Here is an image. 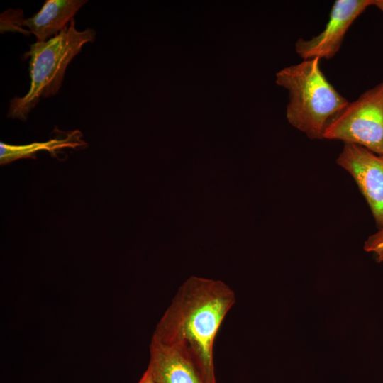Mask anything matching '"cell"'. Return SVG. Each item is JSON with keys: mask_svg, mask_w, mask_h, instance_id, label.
Segmentation results:
<instances>
[{"mask_svg": "<svg viewBox=\"0 0 383 383\" xmlns=\"http://www.w3.org/2000/svg\"><path fill=\"white\" fill-rule=\"evenodd\" d=\"M96 35L92 28L77 30L72 19L58 35L30 45L23 55L25 59L30 57L29 90L25 96L10 101L7 117L25 121L41 98L57 94L68 65L85 44L94 41Z\"/></svg>", "mask_w": 383, "mask_h": 383, "instance_id": "3", "label": "cell"}, {"mask_svg": "<svg viewBox=\"0 0 383 383\" xmlns=\"http://www.w3.org/2000/svg\"><path fill=\"white\" fill-rule=\"evenodd\" d=\"M85 0H47L38 13L21 22L38 42H45L58 35L73 18Z\"/></svg>", "mask_w": 383, "mask_h": 383, "instance_id": "8", "label": "cell"}, {"mask_svg": "<svg viewBox=\"0 0 383 383\" xmlns=\"http://www.w3.org/2000/svg\"><path fill=\"white\" fill-rule=\"evenodd\" d=\"M337 164L353 178L365 197L379 230L383 229V155L345 143Z\"/></svg>", "mask_w": 383, "mask_h": 383, "instance_id": "5", "label": "cell"}, {"mask_svg": "<svg viewBox=\"0 0 383 383\" xmlns=\"http://www.w3.org/2000/svg\"><path fill=\"white\" fill-rule=\"evenodd\" d=\"M148 368L155 383H208L199 364L187 349L152 338Z\"/></svg>", "mask_w": 383, "mask_h": 383, "instance_id": "7", "label": "cell"}, {"mask_svg": "<svg viewBox=\"0 0 383 383\" xmlns=\"http://www.w3.org/2000/svg\"><path fill=\"white\" fill-rule=\"evenodd\" d=\"M320 60H303L277 74V83L289 94V123L311 140L323 139L326 128L349 103L326 79Z\"/></svg>", "mask_w": 383, "mask_h": 383, "instance_id": "2", "label": "cell"}, {"mask_svg": "<svg viewBox=\"0 0 383 383\" xmlns=\"http://www.w3.org/2000/svg\"><path fill=\"white\" fill-rule=\"evenodd\" d=\"M374 0H336L324 29L310 39L299 38L295 51L303 60L331 59L338 52L345 35L355 20Z\"/></svg>", "mask_w": 383, "mask_h": 383, "instance_id": "6", "label": "cell"}, {"mask_svg": "<svg viewBox=\"0 0 383 383\" xmlns=\"http://www.w3.org/2000/svg\"><path fill=\"white\" fill-rule=\"evenodd\" d=\"M235 302L234 292L224 282L192 277L179 287L152 338L187 349L199 364L208 383H216L214 340Z\"/></svg>", "mask_w": 383, "mask_h": 383, "instance_id": "1", "label": "cell"}, {"mask_svg": "<svg viewBox=\"0 0 383 383\" xmlns=\"http://www.w3.org/2000/svg\"><path fill=\"white\" fill-rule=\"evenodd\" d=\"M323 139L356 144L383 155V82L349 102L326 128Z\"/></svg>", "mask_w": 383, "mask_h": 383, "instance_id": "4", "label": "cell"}, {"mask_svg": "<svg viewBox=\"0 0 383 383\" xmlns=\"http://www.w3.org/2000/svg\"><path fill=\"white\" fill-rule=\"evenodd\" d=\"M373 6H375L383 13V0H374Z\"/></svg>", "mask_w": 383, "mask_h": 383, "instance_id": "12", "label": "cell"}, {"mask_svg": "<svg viewBox=\"0 0 383 383\" xmlns=\"http://www.w3.org/2000/svg\"><path fill=\"white\" fill-rule=\"evenodd\" d=\"M137 383H155L151 372L148 367Z\"/></svg>", "mask_w": 383, "mask_h": 383, "instance_id": "11", "label": "cell"}, {"mask_svg": "<svg viewBox=\"0 0 383 383\" xmlns=\"http://www.w3.org/2000/svg\"><path fill=\"white\" fill-rule=\"evenodd\" d=\"M82 133L79 131H70L62 137L55 138L46 142H35L28 145H13L0 143V162L6 165L23 158H35L38 152L48 151L56 156V152L67 148H77L87 145L82 140Z\"/></svg>", "mask_w": 383, "mask_h": 383, "instance_id": "9", "label": "cell"}, {"mask_svg": "<svg viewBox=\"0 0 383 383\" xmlns=\"http://www.w3.org/2000/svg\"><path fill=\"white\" fill-rule=\"evenodd\" d=\"M364 250L375 255L377 262H383V229L368 237L364 244Z\"/></svg>", "mask_w": 383, "mask_h": 383, "instance_id": "10", "label": "cell"}]
</instances>
